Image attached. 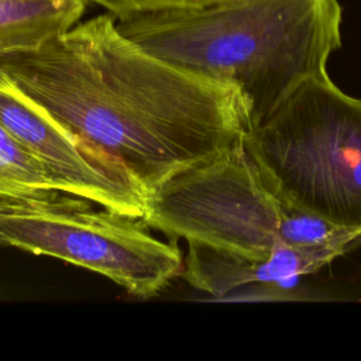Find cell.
Segmentation results:
<instances>
[{"instance_id": "9c48e42d", "label": "cell", "mask_w": 361, "mask_h": 361, "mask_svg": "<svg viewBox=\"0 0 361 361\" xmlns=\"http://www.w3.org/2000/svg\"><path fill=\"white\" fill-rule=\"evenodd\" d=\"M63 192L48 171L0 127V199Z\"/></svg>"}, {"instance_id": "5b68a950", "label": "cell", "mask_w": 361, "mask_h": 361, "mask_svg": "<svg viewBox=\"0 0 361 361\" xmlns=\"http://www.w3.org/2000/svg\"><path fill=\"white\" fill-rule=\"evenodd\" d=\"M152 231L142 217L66 192L0 199L1 245L86 268L138 298L158 295L183 264Z\"/></svg>"}, {"instance_id": "8992f818", "label": "cell", "mask_w": 361, "mask_h": 361, "mask_svg": "<svg viewBox=\"0 0 361 361\" xmlns=\"http://www.w3.org/2000/svg\"><path fill=\"white\" fill-rule=\"evenodd\" d=\"M0 127L31 154L66 193L142 217L148 192L114 157L37 103L0 68Z\"/></svg>"}, {"instance_id": "277c9868", "label": "cell", "mask_w": 361, "mask_h": 361, "mask_svg": "<svg viewBox=\"0 0 361 361\" xmlns=\"http://www.w3.org/2000/svg\"><path fill=\"white\" fill-rule=\"evenodd\" d=\"M142 219L172 240L250 258L313 245L347 231L285 203L244 147L192 166L148 193Z\"/></svg>"}, {"instance_id": "30bf717a", "label": "cell", "mask_w": 361, "mask_h": 361, "mask_svg": "<svg viewBox=\"0 0 361 361\" xmlns=\"http://www.w3.org/2000/svg\"><path fill=\"white\" fill-rule=\"evenodd\" d=\"M103 8H106L116 18H123L135 14L180 10V8H196L226 0H87Z\"/></svg>"}, {"instance_id": "52a82bcc", "label": "cell", "mask_w": 361, "mask_h": 361, "mask_svg": "<svg viewBox=\"0 0 361 361\" xmlns=\"http://www.w3.org/2000/svg\"><path fill=\"white\" fill-rule=\"evenodd\" d=\"M360 243L361 230H351L320 244L283 245L267 258H250L188 243L180 276L193 288L219 299L257 283L298 289L300 278L319 272Z\"/></svg>"}, {"instance_id": "7a4b0ae2", "label": "cell", "mask_w": 361, "mask_h": 361, "mask_svg": "<svg viewBox=\"0 0 361 361\" xmlns=\"http://www.w3.org/2000/svg\"><path fill=\"white\" fill-rule=\"evenodd\" d=\"M341 21L338 0H226L116 18L120 32L147 52L235 86L251 128L303 82L329 75Z\"/></svg>"}, {"instance_id": "3957f363", "label": "cell", "mask_w": 361, "mask_h": 361, "mask_svg": "<svg viewBox=\"0 0 361 361\" xmlns=\"http://www.w3.org/2000/svg\"><path fill=\"white\" fill-rule=\"evenodd\" d=\"M243 147L285 203L361 230V99L329 75L303 82L245 134Z\"/></svg>"}, {"instance_id": "ba28073f", "label": "cell", "mask_w": 361, "mask_h": 361, "mask_svg": "<svg viewBox=\"0 0 361 361\" xmlns=\"http://www.w3.org/2000/svg\"><path fill=\"white\" fill-rule=\"evenodd\" d=\"M87 0H0V58L34 51L76 25Z\"/></svg>"}, {"instance_id": "6da1fadb", "label": "cell", "mask_w": 361, "mask_h": 361, "mask_svg": "<svg viewBox=\"0 0 361 361\" xmlns=\"http://www.w3.org/2000/svg\"><path fill=\"white\" fill-rule=\"evenodd\" d=\"M0 68L68 128L118 159L149 193L172 176L243 147V93L172 65L100 14Z\"/></svg>"}]
</instances>
